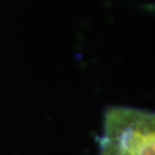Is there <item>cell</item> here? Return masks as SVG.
I'll use <instances>...</instances> for the list:
<instances>
[{"mask_svg":"<svg viewBox=\"0 0 155 155\" xmlns=\"http://www.w3.org/2000/svg\"><path fill=\"white\" fill-rule=\"evenodd\" d=\"M154 111L124 106L106 109L99 155H154Z\"/></svg>","mask_w":155,"mask_h":155,"instance_id":"6da1fadb","label":"cell"}]
</instances>
